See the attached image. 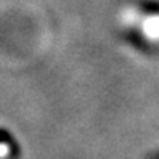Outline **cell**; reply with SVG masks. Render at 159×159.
<instances>
[{"label":"cell","mask_w":159,"mask_h":159,"mask_svg":"<svg viewBox=\"0 0 159 159\" xmlns=\"http://www.w3.org/2000/svg\"><path fill=\"white\" fill-rule=\"evenodd\" d=\"M8 154V146L5 148V145H0V156H5Z\"/></svg>","instance_id":"2"},{"label":"cell","mask_w":159,"mask_h":159,"mask_svg":"<svg viewBox=\"0 0 159 159\" xmlns=\"http://www.w3.org/2000/svg\"><path fill=\"white\" fill-rule=\"evenodd\" d=\"M146 32L153 37H157L159 35V16L153 18L146 23Z\"/></svg>","instance_id":"1"}]
</instances>
